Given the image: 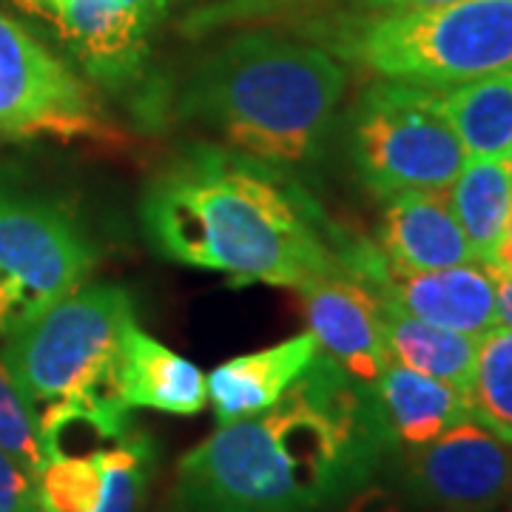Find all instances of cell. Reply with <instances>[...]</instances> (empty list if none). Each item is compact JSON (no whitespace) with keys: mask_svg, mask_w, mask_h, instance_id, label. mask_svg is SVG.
<instances>
[{"mask_svg":"<svg viewBox=\"0 0 512 512\" xmlns=\"http://www.w3.org/2000/svg\"><path fill=\"white\" fill-rule=\"evenodd\" d=\"M396 444L373 387L316 350L288 393L251 419L220 424L180 458L183 512H325L370 487Z\"/></svg>","mask_w":512,"mask_h":512,"instance_id":"6da1fadb","label":"cell"},{"mask_svg":"<svg viewBox=\"0 0 512 512\" xmlns=\"http://www.w3.org/2000/svg\"><path fill=\"white\" fill-rule=\"evenodd\" d=\"M140 225L165 259L237 282L299 291L345 271V231L285 168L237 148L194 146L165 163L143 188Z\"/></svg>","mask_w":512,"mask_h":512,"instance_id":"7a4b0ae2","label":"cell"},{"mask_svg":"<svg viewBox=\"0 0 512 512\" xmlns=\"http://www.w3.org/2000/svg\"><path fill=\"white\" fill-rule=\"evenodd\" d=\"M348 86V69L319 43L245 32L202 57L180 92V114L228 148L276 165L319 154Z\"/></svg>","mask_w":512,"mask_h":512,"instance_id":"3957f363","label":"cell"},{"mask_svg":"<svg viewBox=\"0 0 512 512\" xmlns=\"http://www.w3.org/2000/svg\"><path fill=\"white\" fill-rule=\"evenodd\" d=\"M313 43L382 80L453 89L512 69V0H456L396 12H339Z\"/></svg>","mask_w":512,"mask_h":512,"instance_id":"277c9868","label":"cell"},{"mask_svg":"<svg viewBox=\"0 0 512 512\" xmlns=\"http://www.w3.org/2000/svg\"><path fill=\"white\" fill-rule=\"evenodd\" d=\"M43 512H137L154 470V447L131 427L120 396H80L37 413Z\"/></svg>","mask_w":512,"mask_h":512,"instance_id":"5b68a950","label":"cell"},{"mask_svg":"<svg viewBox=\"0 0 512 512\" xmlns=\"http://www.w3.org/2000/svg\"><path fill=\"white\" fill-rule=\"evenodd\" d=\"M137 322L134 296L120 285H80L3 339V359L23 396L43 407L80 396H120V339Z\"/></svg>","mask_w":512,"mask_h":512,"instance_id":"8992f818","label":"cell"},{"mask_svg":"<svg viewBox=\"0 0 512 512\" xmlns=\"http://www.w3.org/2000/svg\"><path fill=\"white\" fill-rule=\"evenodd\" d=\"M348 154L359 183L379 200L402 191H447L467 160L436 89L382 77L350 109Z\"/></svg>","mask_w":512,"mask_h":512,"instance_id":"52a82bcc","label":"cell"},{"mask_svg":"<svg viewBox=\"0 0 512 512\" xmlns=\"http://www.w3.org/2000/svg\"><path fill=\"white\" fill-rule=\"evenodd\" d=\"M97 256L74 208L0 174V339L86 285Z\"/></svg>","mask_w":512,"mask_h":512,"instance_id":"ba28073f","label":"cell"},{"mask_svg":"<svg viewBox=\"0 0 512 512\" xmlns=\"http://www.w3.org/2000/svg\"><path fill=\"white\" fill-rule=\"evenodd\" d=\"M0 134L100 137L92 92L20 23L0 15Z\"/></svg>","mask_w":512,"mask_h":512,"instance_id":"9c48e42d","label":"cell"},{"mask_svg":"<svg viewBox=\"0 0 512 512\" xmlns=\"http://www.w3.org/2000/svg\"><path fill=\"white\" fill-rule=\"evenodd\" d=\"M407 490L444 512H490L512 498V444L476 419L407 453Z\"/></svg>","mask_w":512,"mask_h":512,"instance_id":"30bf717a","label":"cell"},{"mask_svg":"<svg viewBox=\"0 0 512 512\" xmlns=\"http://www.w3.org/2000/svg\"><path fill=\"white\" fill-rule=\"evenodd\" d=\"M177 0H60L46 12L77 63L109 92L143 83L151 37Z\"/></svg>","mask_w":512,"mask_h":512,"instance_id":"8fae6325","label":"cell"},{"mask_svg":"<svg viewBox=\"0 0 512 512\" xmlns=\"http://www.w3.org/2000/svg\"><path fill=\"white\" fill-rule=\"evenodd\" d=\"M316 345L350 379L373 387L390 365L382 299L350 274H328L299 288Z\"/></svg>","mask_w":512,"mask_h":512,"instance_id":"7c38bea8","label":"cell"},{"mask_svg":"<svg viewBox=\"0 0 512 512\" xmlns=\"http://www.w3.org/2000/svg\"><path fill=\"white\" fill-rule=\"evenodd\" d=\"M376 245L402 271H439L478 262L447 191H402L387 197Z\"/></svg>","mask_w":512,"mask_h":512,"instance_id":"4fadbf2b","label":"cell"},{"mask_svg":"<svg viewBox=\"0 0 512 512\" xmlns=\"http://www.w3.org/2000/svg\"><path fill=\"white\" fill-rule=\"evenodd\" d=\"M316 336L311 330L296 333L271 348L254 350L245 356H234L211 370L205 379L208 402L220 424L251 419L274 407L316 356Z\"/></svg>","mask_w":512,"mask_h":512,"instance_id":"5bb4252c","label":"cell"},{"mask_svg":"<svg viewBox=\"0 0 512 512\" xmlns=\"http://www.w3.org/2000/svg\"><path fill=\"white\" fill-rule=\"evenodd\" d=\"M117 393L128 410L146 407L171 416H197L208 404L200 367L148 336L137 322H131L120 339Z\"/></svg>","mask_w":512,"mask_h":512,"instance_id":"9a60e30c","label":"cell"},{"mask_svg":"<svg viewBox=\"0 0 512 512\" xmlns=\"http://www.w3.org/2000/svg\"><path fill=\"white\" fill-rule=\"evenodd\" d=\"M373 396L390 439L404 450L424 447L456 427L458 421L473 419L464 390L396 362H390L376 379Z\"/></svg>","mask_w":512,"mask_h":512,"instance_id":"2e32d148","label":"cell"},{"mask_svg":"<svg viewBox=\"0 0 512 512\" xmlns=\"http://www.w3.org/2000/svg\"><path fill=\"white\" fill-rule=\"evenodd\" d=\"M458 225L478 262L493 265L512 220V163L507 157H467L447 188Z\"/></svg>","mask_w":512,"mask_h":512,"instance_id":"e0dca14e","label":"cell"},{"mask_svg":"<svg viewBox=\"0 0 512 512\" xmlns=\"http://www.w3.org/2000/svg\"><path fill=\"white\" fill-rule=\"evenodd\" d=\"M382 322L390 362L453 384L467 393L476 367L478 336L421 322L387 302H382Z\"/></svg>","mask_w":512,"mask_h":512,"instance_id":"ac0fdd59","label":"cell"},{"mask_svg":"<svg viewBox=\"0 0 512 512\" xmlns=\"http://www.w3.org/2000/svg\"><path fill=\"white\" fill-rule=\"evenodd\" d=\"M441 114L467 157H507L512 148V69L436 89Z\"/></svg>","mask_w":512,"mask_h":512,"instance_id":"d6986e66","label":"cell"},{"mask_svg":"<svg viewBox=\"0 0 512 512\" xmlns=\"http://www.w3.org/2000/svg\"><path fill=\"white\" fill-rule=\"evenodd\" d=\"M470 416L512 444V328L498 325L478 339L473 379L467 387Z\"/></svg>","mask_w":512,"mask_h":512,"instance_id":"ffe728a7","label":"cell"},{"mask_svg":"<svg viewBox=\"0 0 512 512\" xmlns=\"http://www.w3.org/2000/svg\"><path fill=\"white\" fill-rule=\"evenodd\" d=\"M0 450H6L37 481V473L43 467L37 413L23 396L3 353H0Z\"/></svg>","mask_w":512,"mask_h":512,"instance_id":"44dd1931","label":"cell"},{"mask_svg":"<svg viewBox=\"0 0 512 512\" xmlns=\"http://www.w3.org/2000/svg\"><path fill=\"white\" fill-rule=\"evenodd\" d=\"M0 512H43L35 476H29L6 450H0Z\"/></svg>","mask_w":512,"mask_h":512,"instance_id":"7402d4cb","label":"cell"},{"mask_svg":"<svg viewBox=\"0 0 512 512\" xmlns=\"http://www.w3.org/2000/svg\"><path fill=\"white\" fill-rule=\"evenodd\" d=\"M325 512H396V504H393V498L384 493L382 487H365L362 493L348 498L345 504Z\"/></svg>","mask_w":512,"mask_h":512,"instance_id":"603a6c76","label":"cell"},{"mask_svg":"<svg viewBox=\"0 0 512 512\" xmlns=\"http://www.w3.org/2000/svg\"><path fill=\"white\" fill-rule=\"evenodd\" d=\"M348 12H396V9H424V6H444L456 0H345Z\"/></svg>","mask_w":512,"mask_h":512,"instance_id":"cb8c5ba5","label":"cell"},{"mask_svg":"<svg viewBox=\"0 0 512 512\" xmlns=\"http://www.w3.org/2000/svg\"><path fill=\"white\" fill-rule=\"evenodd\" d=\"M495 302H498V325L512 328V276L495 271Z\"/></svg>","mask_w":512,"mask_h":512,"instance_id":"d4e9b609","label":"cell"},{"mask_svg":"<svg viewBox=\"0 0 512 512\" xmlns=\"http://www.w3.org/2000/svg\"><path fill=\"white\" fill-rule=\"evenodd\" d=\"M18 3H23V6H29V3H32V0H18Z\"/></svg>","mask_w":512,"mask_h":512,"instance_id":"484cf974","label":"cell"},{"mask_svg":"<svg viewBox=\"0 0 512 512\" xmlns=\"http://www.w3.org/2000/svg\"><path fill=\"white\" fill-rule=\"evenodd\" d=\"M510 163H512V148H510Z\"/></svg>","mask_w":512,"mask_h":512,"instance_id":"4316f807","label":"cell"}]
</instances>
